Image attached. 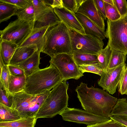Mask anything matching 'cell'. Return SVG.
<instances>
[{
  "mask_svg": "<svg viewBox=\"0 0 127 127\" xmlns=\"http://www.w3.org/2000/svg\"><path fill=\"white\" fill-rule=\"evenodd\" d=\"M60 115L64 120L90 126L110 121V118L98 116L85 110L67 107Z\"/></svg>",
  "mask_w": 127,
  "mask_h": 127,
  "instance_id": "cell-10",
  "label": "cell"
},
{
  "mask_svg": "<svg viewBox=\"0 0 127 127\" xmlns=\"http://www.w3.org/2000/svg\"><path fill=\"white\" fill-rule=\"evenodd\" d=\"M49 62L57 69L63 81L71 79L78 80L84 75L72 54L63 53L57 55L51 58Z\"/></svg>",
  "mask_w": 127,
  "mask_h": 127,
  "instance_id": "cell-9",
  "label": "cell"
},
{
  "mask_svg": "<svg viewBox=\"0 0 127 127\" xmlns=\"http://www.w3.org/2000/svg\"><path fill=\"white\" fill-rule=\"evenodd\" d=\"M77 97L83 108L94 114L110 118L113 109L118 99L103 90L81 82L75 90Z\"/></svg>",
  "mask_w": 127,
  "mask_h": 127,
  "instance_id": "cell-1",
  "label": "cell"
},
{
  "mask_svg": "<svg viewBox=\"0 0 127 127\" xmlns=\"http://www.w3.org/2000/svg\"><path fill=\"white\" fill-rule=\"evenodd\" d=\"M32 1L34 8L35 21L53 9L51 6L47 5L44 0H32Z\"/></svg>",
  "mask_w": 127,
  "mask_h": 127,
  "instance_id": "cell-26",
  "label": "cell"
},
{
  "mask_svg": "<svg viewBox=\"0 0 127 127\" xmlns=\"http://www.w3.org/2000/svg\"><path fill=\"white\" fill-rule=\"evenodd\" d=\"M87 127H127L113 121L112 120L109 121L101 123L90 126Z\"/></svg>",
  "mask_w": 127,
  "mask_h": 127,
  "instance_id": "cell-37",
  "label": "cell"
},
{
  "mask_svg": "<svg viewBox=\"0 0 127 127\" xmlns=\"http://www.w3.org/2000/svg\"><path fill=\"white\" fill-rule=\"evenodd\" d=\"M79 68L83 73L88 72L94 73L101 76L103 70L98 63L88 64H83L79 66Z\"/></svg>",
  "mask_w": 127,
  "mask_h": 127,
  "instance_id": "cell-32",
  "label": "cell"
},
{
  "mask_svg": "<svg viewBox=\"0 0 127 127\" xmlns=\"http://www.w3.org/2000/svg\"><path fill=\"white\" fill-rule=\"evenodd\" d=\"M60 21L53 9L44 15L38 20L35 21L33 28L49 27Z\"/></svg>",
  "mask_w": 127,
  "mask_h": 127,
  "instance_id": "cell-21",
  "label": "cell"
},
{
  "mask_svg": "<svg viewBox=\"0 0 127 127\" xmlns=\"http://www.w3.org/2000/svg\"><path fill=\"white\" fill-rule=\"evenodd\" d=\"M25 75L16 77L10 75L8 90L10 95L24 91L26 84Z\"/></svg>",
  "mask_w": 127,
  "mask_h": 127,
  "instance_id": "cell-20",
  "label": "cell"
},
{
  "mask_svg": "<svg viewBox=\"0 0 127 127\" xmlns=\"http://www.w3.org/2000/svg\"><path fill=\"white\" fill-rule=\"evenodd\" d=\"M111 48L107 45L97 54L98 63L103 71L108 69L111 54Z\"/></svg>",
  "mask_w": 127,
  "mask_h": 127,
  "instance_id": "cell-25",
  "label": "cell"
},
{
  "mask_svg": "<svg viewBox=\"0 0 127 127\" xmlns=\"http://www.w3.org/2000/svg\"><path fill=\"white\" fill-rule=\"evenodd\" d=\"M76 13L87 17L100 29L105 31L104 19L97 10L94 0H85Z\"/></svg>",
  "mask_w": 127,
  "mask_h": 127,
  "instance_id": "cell-12",
  "label": "cell"
},
{
  "mask_svg": "<svg viewBox=\"0 0 127 127\" xmlns=\"http://www.w3.org/2000/svg\"><path fill=\"white\" fill-rule=\"evenodd\" d=\"M118 88L119 92L122 95H127V66L124 71Z\"/></svg>",
  "mask_w": 127,
  "mask_h": 127,
  "instance_id": "cell-34",
  "label": "cell"
},
{
  "mask_svg": "<svg viewBox=\"0 0 127 127\" xmlns=\"http://www.w3.org/2000/svg\"><path fill=\"white\" fill-rule=\"evenodd\" d=\"M125 63L116 67L103 71L98 81L99 86L112 95L116 92L124 71L126 66Z\"/></svg>",
  "mask_w": 127,
  "mask_h": 127,
  "instance_id": "cell-11",
  "label": "cell"
},
{
  "mask_svg": "<svg viewBox=\"0 0 127 127\" xmlns=\"http://www.w3.org/2000/svg\"><path fill=\"white\" fill-rule=\"evenodd\" d=\"M110 118L113 121L127 127V116H113Z\"/></svg>",
  "mask_w": 127,
  "mask_h": 127,
  "instance_id": "cell-41",
  "label": "cell"
},
{
  "mask_svg": "<svg viewBox=\"0 0 127 127\" xmlns=\"http://www.w3.org/2000/svg\"><path fill=\"white\" fill-rule=\"evenodd\" d=\"M113 116H127V100L126 98L118 99L110 114V117Z\"/></svg>",
  "mask_w": 127,
  "mask_h": 127,
  "instance_id": "cell-29",
  "label": "cell"
},
{
  "mask_svg": "<svg viewBox=\"0 0 127 127\" xmlns=\"http://www.w3.org/2000/svg\"><path fill=\"white\" fill-rule=\"evenodd\" d=\"M0 61L4 65L8 66L14 53L18 47L15 43L11 42L0 39Z\"/></svg>",
  "mask_w": 127,
  "mask_h": 127,
  "instance_id": "cell-17",
  "label": "cell"
},
{
  "mask_svg": "<svg viewBox=\"0 0 127 127\" xmlns=\"http://www.w3.org/2000/svg\"><path fill=\"white\" fill-rule=\"evenodd\" d=\"M41 49H38L30 57L15 65L22 69L26 77L28 76L39 70Z\"/></svg>",
  "mask_w": 127,
  "mask_h": 127,
  "instance_id": "cell-15",
  "label": "cell"
},
{
  "mask_svg": "<svg viewBox=\"0 0 127 127\" xmlns=\"http://www.w3.org/2000/svg\"><path fill=\"white\" fill-rule=\"evenodd\" d=\"M16 15L18 19L25 22L35 21L34 10L32 0H28L23 7L18 9Z\"/></svg>",
  "mask_w": 127,
  "mask_h": 127,
  "instance_id": "cell-19",
  "label": "cell"
},
{
  "mask_svg": "<svg viewBox=\"0 0 127 127\" xmlns=\"http://www.w3.org/2000/svg\"><path fill=\"white\" fill-rule=\"evenodd\" d=\"M38 49L35 45L18 47L16 50L9 65H15L27 59Z\"/></svg>",
  "mask_w": 127,
  "mask_h": 127,
  "instance_id": "cell-16",
  "label": "cell"
},
{
  "mask_svg": "<svg viewBox=\"0 0 127 127\" xmlns=\"http://www.w3.org/2000/svg\"><path fill=\"white\" fill-rule=\"evenodd\" d=\"M0 103L6 106L11 108L12 104L10 95L1 84H0Z\"/></svg>",
  "mask_w": 127,
  "mask_h": 127,
  "instance_id": "cell-35",
  "label": "cell"
},
{
  "mask_svg": "<svg viewBox=\"0 0 127 127\" xmlns=\"http://www.w3.org/2000/svg\"><path fill=\"white\" fill-rule=\"evenodd\" d=\"M69 84L63 81L54 87L39 109L35 117L52 118L60 114L67 107Z\"/></svg>",
  "mask_w": 127,
  "mask_h": 127,
  "instance_id": "cell-4",
  "label": "cell"
},
{
  "mask_svg": "<svg viewBox=\"0 0 127 127\" xmlns=\"http://www.w3.org/2000/svg\"><path fill=\"white\" fill-rule=\"evenodd\" d=\"M85 0H62L63 7L75 13Z\"/></svg>",
  "mask_w": 127,
  "mask_h": 127,
  "instance_id": "cell-33",
  "label": "cell"
},
{
  "mask_svg": "<svg viewBox=\"0 0 127 127\" xmlns=\"http://www.w3.org/2000/svg\"></svg>",
  "mask_w": 127,
  "mask_h": 127,
  "instance_id": "cell-44",
  "label": "cell"
},
{
  "mask_svg": "<svg viewBox=\"0 0 127 127\" xmlns=\"http://www.w3.org/2000/svg\"><path fill=\"white\" fill-rule=\"evenodd\" d=\"M104 2L112 5H114L113 0H103Z\"/></svg>",
  "mask_w": 127,
  "mask_h": 127,
  "instance_id": "cell-43",
  "label": "cell"
},
{
  "mask_svg": "<svg viewBox=\"0 0 127 127\" xmlns=\"http://www.w3.org/2000/svg\"><path fill=\"white\" fill-rule=\"evenodd\" d=\"M37 120L35 117L22 118L12 121L0 122V127H34Z\"/></svg>",
  "mask_w": 127,
  "mask_h": 127,
  "instance_id": "cell-23",
  "label": "cell"
},
{
  "mask_svg": "<svg viewBox=\"0 0 127 127\" xmlns=\"http://www.w3.org/2000/svg\"><path fill=\"white\" fill-rule=\"evenodd\" d=\"M68 28L72 54L76 53L97 54L103 49L104 43L102 40L82 33L70 28Z\"/></svg>",
  "mask_w": 127,
  "mask_h": 127,
  "instance_id": "cell-7",
  "label": "cell"
},
{
  "mask_svg": "<svg viewBox=\"0 0 127 127\" xmlns=\"http://www.w3.org/2000/svg\"><path fill=\"white\" fill-rule=\"evenodd\" d=\"M105 33L107 45L127 54V14L114 21L108 19Z\"/></svg>",
  "mask_w": 127,
  "mask_h": 127,
  "instance_id": "cell-6",
  "label": "cell"
},
{
  "mask_svg": "<svg viewBox=\"0 0 127 127\" xmlns=\"http://www.w3.org/2000/svg\"><path fill=\"white\" fill-rule=\"evenodd\" d=\"M63 81L57 69L50 64L26 77L24 91L32 95L40 94L50 91Z\"/></svg>",
  "mask_w": 127,
  "mask_h": 127,
  "instance_id": "cell-3",
  "label": "cell"
},
{
  "mask_svg": "<svg viewBox=\"0 0 127 127\" xmlns=\"http://www.w3.org/2000/svg\"><path fill=\"white\" fill-rule=\"evenodd\" d=\"M47 91L32 95L24 91L10 95L11 108L17 111L21 118L35 117L39 109L50 92Z\"/></svg>",
  "mask_w": 127,
  "mask_h": 127,
  "instance_id": "cell-5",
  "label": "cell"
},
{
  "mask_svg": "<svg viewBox=\"0 0 127 127\" xmlns=\"http://www.w3.org/2000/svg\"><path fill=\"white\" fill-rule=\"evenodd\" d=\"M28 0H0V1L13 5L18 9L23 7L27 3Z\"/></svg>",
  "mask_w": 127,
  "mask_h": 127,
  "instance_id": "cell-39",
  "label": "cell"
},
{
  "mask_svg": "<svg viewBox=\"0 0 127 127\" xmlns=\"http://www.w3.org/2000/svg\"><path fill=\"white\" fill-rule=\"evenodd\" d=\"M48 27L33 28L30 36L19 47L35 45L41 50L43 38Z\"/></svg>",
  "mask_w": 127,
  "mask_h": 127,
  "instance_id": "cell-18",
  "label": "cell"
},
{
  "mask_svg": "<svg viewBox=\"0 0 127 127\" xmlns=\"http://www.w3.org/2000/svg\"><path fill=\"white\" fill-rule=\"evenodd\" d=\"M104 2L106 18L112 21L120 19L121 16L114 5H112Z\"/></svg>",
  "mask_w": 127,
  "mask_h": 127,
  "instance_id": "cell-30",
  "label": "cell"
},
{
  "mask_svg": "<svg viewBox=\"0 0 127 127\" xmlns=\"http://www.w3.org/2000/svg\"><path fill=\"white\" fill-rule=\"evenodd\" d=\"M41 52L51 58L63 53L72 54L68 27L63 22L49 27L43 38Z\"/></svg>",
  "mask_w": 127,
  "mask_h": 127,
  "instance_id": "cell-2",
  "label": "cell"
},
{
  "mask_svg": "<svg viewBox=\"0 0 127 127\" xmlns=\"http://www.w3.org/2000/svg\"><path fill=\"white\" fill-rule=\"evenodd\" d=\"M75 15L83 27L85 34L102 40L106 37L105 31L85 16L76 13Z\"/></svg>",
  "mask_w": 127,
  "mask_h": 127,
  "instance_id": "cell-14",
  "label": "cell"
},
{
  "mask_svg": "<svg viewBox=\"0 0 127 127\" xmlns=\"http://www.w3.org/2000/svg\"><path fill=\"white\" fill-rule=\"evenodd\" d=\"M116 7L121 17L127 14V2L126 0H113Z\"/></svg>",
  "mask_w": 127,
  "mask_h": 127,
  "instance_id": "cell-36",
  "label": "cell"
},
{
  "mask_svg": "<svg viewBox=\"0 0 127 127\" xmlns=\"http://www.w3.org/2000/svg\"><path fill=\"white\" fill-rule=\"evenodd\" d=\"M8 67L10 75L16 77L25 75L24 71L18 67L10 65H8Z\"/></svg>",
  "mask_w": 127,
  "mask_h": 127,
  "instance_id": "cell-38",
  "label": "cell"
},
{
  "mask_svg": "<svg viewBox=\"0 0 127 127\" xmlns=\"http://www.w3.org/2000/svg\"><path fill=\"white\" fill-rule=\"evenodd\" d=\"M53 10L61 21L63 22L68 28L85 34L84 29L75 14L64 7H55Z\"/></svg>",
  "mask_w": 127,
  "mask_h": 127,
  "instance_id": "cell-13",
  "label": "cell"
},
{
  "mask_svg": "<svg viewBox=\"0 0 127 127\" xmlns=\"http://www.w3.org/2000/svg\"><path fill=\"white\" fill-rule=\"evenodd\" d=\"M45 4L53 8L63 7L62 0H44Z\"/></svg>",
  "mask_w": 127,
  "mask_h": 127,
  "instance_id": "cell-42",
  "label": "cell"
},
{
  "mask_svg": "<svg viewBox=\"0 0 127 127\" xmlns=\"http://www.w3.org/2000/svg\"><path fill=\"white\" fill-rule=\"evenodd\" d=\"M0 84L3 86L7 93L9 94L8 88L10 74L8 66L4 65L0 67Z\"/></svg>",
  "mask_w": 127,
  "mask_h": 127,
  "instance_id": "cell-31",
  "label": "cell"
},
{
  "mask_svg": "<svg viewBox=\"0 0 127 127\" xmlns=\"http://www.w3.org/2000/svg\"><path fill=\"white\" fill-rule=\"evenodd\" d=\"M96 7L103 19L106 20L104 2L103 0H94Z\"/></svg>",
  "mask_w": 127,
  "mask_h": 127,
  "instance_id": "cell-40",
  "label": "cell"
},
{
  "mask_svg": "<svg viewBox=\"0 0 127 127\" xmlns=\"http://www.w3.org/2000/svg\"><path fill=\"white\" fill-rule=\"evenodd\" d=\"M111 50V54L108 69L114 68L125 63L127 55L121 51L112 48Z\"/></svg>",
  "mask_w": 127,
  "mask_h": 127,
  "instance_id": "cell-27",
  "label": "cell"
},
{
  "mask_svg": "<svg viewBox=\"0 0 127 127\" xmlns=\"http://www.w3.org/2000/svg\"><path fill=\"white\" fill-rule=\"evenodd\" d=\"M35 22H26L18 18L11 21L0 31V39L11 42L20 47L31 33Z\"/></svg>",
  "mask_w": 127,
  "mask_h": 127,
  "instance_id": "cell-8",
  "label": "cell"
},
{
  "mask_svg": "<svg viewBox=\"0 0 127 127\" xmlns=\"http://www.w3.org/2000/svg\"><path fill=\"white\" fill-rule=\"evenodd\" d=\"M21 118L17 110L0 103V122L12 121Z\"/></svg>",
  "mask_w": 127,
  "mask_h": 127,
  "instance_id": "cell-22",
  "label": "cell"
},
{
  "mask_svg": "<svg viewBox=\"0 0 127 127\" xmlns=\"http://www.w3.org/2000/svg\"><path fill=\"white\" fill-rule=\"evenodd\" d=\"M18 9L13 5L0 1V23L6 21L16 15Z\"/></svg>",
  "mask_w": 127,
  "mask_h": 127,
  "instance_id": "cell-24",
  "label": "cell"
},
{
  "mask_svg": "<svg viewBox=\"0 0 127 127\" xmlns=\"http://www.w3.org/2000/svg\"><path fill=\"white\" fill-rule=\"evenodd\" d=\"M72 55L76 63L79 66L98 63L97 54L76 53Z\"/></svg>",
  "mask_w": 127,
  "mask_h": 127,
  "instance_id": "cell-28",
  "label": "cell"
}]
</instances>
